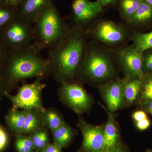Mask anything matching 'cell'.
<instances>
[{"label":"cell","mask_w":152,"mask_h":152,"mask_svg":"<svg viewBox=\"0 0 152 152\" xmlns=\"http://www.w3.org/2000/svg\"><path fill=\"white\" fill-rule=\"evenodd\" d=\"M88 41L84 30L69 27L65 35L49 50L52 76L60 84L75 81L84 57Z\"/></svg>","instance_id":"6da1fadb"},{"label":"cell","mask_w":152,"mask_h":152,"mask_svg":"<svg viewBox=\"0 0 152 152\" xmlns=\"http://www.w3.org/2000/svg\"><path fill=\"white\" fill-rule=\"evenodd\" d=\"M52 75L50 62L32 45L8 50L0 73L6 91L10 93L20 82L33 77L44 79Z\"/></svg>","instance_id":"7a4b0ae2"},{"label":"cell","mask_w":152,"mask_h":152,"mask_svg":"<svg viewBox=\"0 0 152 152\" xmlns=\"http://www.w3.org/2000/svg\"><path fill=\"white\" fill-rule=\"evenodd\" d=\"M117 66L118 65L114 52L88 40L75 81L98 87L118 77Z\"/></svg>","instance_id":"3957f363"},{"label":"cell","mask_w":152,"mask_h":152,"mask_svg":"<svg viewBox=\"0 0 152 152\" xmlns=\"http://www.w3.org/2000/svg\"><path fill=\"white\" fill-rule=\"evenodd\" d=\"M33 27L32 45L41 52L58 44L67 32L66 23L53 0H49L38 15Z\"/></svg>","instance_id":"277c9868"},{"label":"cell","mask_w":152,"mask_h":152,"mask_svg":"<svg viewBox=\"0 0 152 152\" xmlns=\"http://www.w3.org/2000/svg\"><path fill=\"white\" fill-rule=\"evenodd\" d=\"M88 40L115 52L132 41L133 30L126 23L100 18L85 31Z\"/></svg>","instance_id":"5b68a950"},{"label":"cell","mask_w":152,"mask_h":152,"mask_svg":"<svg viewBox=\"0 0 152 152\" xmlns=\"http://www.w3.org/2000/svg\"><path fill=\"white\" fill-rule=\"evenodd\" d=\"M33 34L31 23L18 17L0 31V42L8 50L24 48L32 45Z\"/></svg>","instance_id":"8992f818"},{"label":"cell","mask_w":152,"mask_h":152,"mask_svg":"<svg viewBox=\"0 0 152 152\" xmlns=\"http://www.w3.org/2000/svg\"><path fill=\"white\" fill-rule=\"evenodd\" d=\"M43 78L38 77L31 84H23L19 88L16 95L6 93L5 96L11 101L13 109L25 111L37 109L41 112L45 110L43 106L42 92L46 84L42 83Z\"/></svg>","instance_id":"52a82bcc"},{"label":"cell","mask_w":152,"mask_h":152,"mask_svg":"<svg viewBox=\"0 0 152 152\" xmlns=\"http://www.w3.org/2000/svg\"><path fill=\"white\" fill-rule=\"evenodd\" d=\"M58 91L60 101L78 115L88 113L94 100L84 89L83 85L75 81L61 84Z\"/></svg>","instance_id":"ba28073f"},{"label":"cell","mask_w":152,"mask_h":152,"mask_svg":"<svg viewBox=\"0 0 152 152\" xmlns=\"http://www.w3.org/2000/svg\"><path fill=\"white\" fill-rule=\"evenodd\" d=\"M105 10L96 1L73 0L68 16L69 26L86 31L98 19Z\"/></svg>","instance_id":"9c48e42d"},{"label":"cell","mask_w":152,"mask_h":152,"mask_svg":"<svg viewBox=\"0 0 152 152\" xmlns=\"http://www.w3.org/2000/svg\"><path fill=\"white\" fill-rule=\"evenodd\" d=\"M114 53L124 78L129 79L143 75L142 52L136 50L132 45L128 44Z\"/></svg>","instance_id":"30bf717a"},{"label":"cell","mask_w":152,"mask_h":152,"mask_svg":"<svg viewBox=\"0 0 152 152\" xmlns=\"http://www.w3.org/2000/svg\"><path fill=\"white\" fill-rule=\"evenodd\" d=\"M78 115L77 126L83 136L82 152H104V125L91 124Z\"/></svg>","instance_id":"8fae6325"},{"label":"cell","mask_w":152,"mask_h":152,"mask_svg":"<svg viewBox=\"0 0 152 152\" xmlns=\"http://www.w3.org/2000/svg\"><path fill=\"white\" fill-rule=\"evenodd\" d=\"M126 79L118 77L98 86L107 110L115 113L124 107V87Z\"/></svg>","instance_id":"7c38bea8"},{"label":"cell","mask_w":152,"mask_h":152,"mask_svg":"<svg viewBox=\"0 0 152 152\" xmlns=\"http://www.w3.org/2000/svg\"><path fill=\"white\" fill-rule=\"evenodd\" d=\"M126 23L134 32L148 26L152 23V7L142 0L135 13Z\"/></svg>","instance_id":"4fadbf2b"},{"label":"cell","mask_w":152,"mask_h":152,"mask_svg":"<svg viewBox=\"0 0 152 152\" xmlns=\"http://www.w3.org/2000/svg\"><path fill=\"white\" fill-rule=\"evenodd\" d=\"M49 0H22L18 7L19 17L34 23Z\"/></svg>","instance_id":"5bb4252c"},{"label":"cell","mask_w":152,"mask_h":152,"mask_svg":"<svg viewBox=\"0 0 152 152\" xmlns=\"http://www.w3.org/2000/svg\"><path fill=\"white\" fill-rule=\"evenodd\" d=\"M107 114V120L104 127L105 136V151L113 146L121 139L119 132L116 124V116L115 113L109 112L103 105L100 104Z\"/></svg>","instance_id":"9a60e30c"},{"label":"cell","mask_w":152,"mask_h":152,"mask_svg":"<svg viewBox=\"0 0 152 152\" xmlns=\"http://www.w3.org/2000/svg\"><path fill=\"white\" fill-rule=\"evenodd\" d=\"M26 114V111L11 108L5 117L6 125L15 137L22 134Z\"/></svg>","instance_id":"2e32d148"},{"label":"cell","mask_w":152,"mask_h":152,"mask_svg":"<svg viewBox=\"0 0 152 152\" xmlns=\"http://www.w3.org/2000/svg\"><path fill=\"white\" fill-rule=\"evenodd\" d=\"M143 75L132 79H126L124 87V106L129 107L135 103L141 87Z\"/></svg>","instance_id":"e0dca14e"},{"label":"cell","mask_w":152,"mask_h":152,"mask_svg":"<svg viewBox=\"0 0 152 152\" xmlns=\"http://www.w3.org/2000/svg\"><path fill=\"white\" fill-rule=\"evenodd\" d=\"M22 134L28 135L40 128L45 126L42 112L37 109L26 111Z\"/></svg>","instance_id":"ac0fdd59"},{"label":"cell","mask_w":152,"mask_h":152,"mask_svg":"<svg viewBox=\"0 0 152 152\" xmlns=\"http://www.w3.org/2000/svg\"><path fill=\"white\" fill-rule=\"evenodd\" d=\"M54 142L62 148L67 146L73 139L75 130L64 122L60 127L52 132Z\"/></svg>","instance_id":"d6986e66"},{"label":"cell","mask_w":152,"mask_h":152,"mask_svg":"<svg viewBox=\"0 0 152 152\" xmlns=\"http://www.w3.org/2000/svg\"><path fill=\"white\" fill-rule=\"evenodd\" d=\"M45 126L51 132L57 129L65 122L64 118L56 110L46 109L42 112Z\"/></svg>","instance_id":"ffe728a7"},{"label":"cell","mask_w":152,"mask_h":152,"mask_svg":"<svg viewBox=\"0 0 152 152\" xmlns=\"http://www.w3.org/2000/svg\"><path fill=\"white\" fill-rule=\"evenodd\" d=\"M142 0H120L118 8L120 18L127 22L138 8Z\"/></svg>","instance_id":"44dd1931"},{"label":"cell","mask_w":152,"mask_h":152,"mask_svg":"<svg viewBox=\"0 0 152 152\" xmlns=\"http://www.w3.org/2000/svg\"><path fill=\"white\" fill-rule=\"evenodd\" d=\"M152 100V73L144 74L141 87L135 104L140 106L141 104Z\"/></svg>","instance_id":"7402d4cb"},{"label":"cell","mask_w":152,"mask_h":152,"mask_svg":"<svg viewBox=\"0 0 152 152\" xmlns=\"http://www.w3.org/2000/svg\"><path fill=\"white\" fill-rule=\"evenodd\" d=\"M132 41L133 47L142 53L148 49L152 48V31L146 33L134 32Z\"/></svg>","instance_id":"603a6c76"},{"label":"cell","mask_w":152,"mask_h":152,"mask_svg":"<svg viewBox=\"0 0 152 152\" xmlns=\"http://www.w3.org/2000/svg\"><path fill=\"white\" fill-rule=\"evenodd\" d=\"M35 151L41 152L50 143L48 131L45 126L38 129L30 135Z\"/></svg>","instance_id":"cb8c5ba5"},{"label":"cell","mask_w":152,"mask_h":152,"mask_svg":"<svg viewBox=\"0 0 152 152\" xmlns=\"http://www.w3.org/2000/svg\"><path fill=\"white\" fill-rule=\"evenodd\" d=\"M18 17V7L5 4L0 6V31Z\"/></svg>","instance_id":"d4e9b609"},{"label":"cell","mask_w":152,"mask_h":152,"mask_svg":"<svg viewBox=\"0 0 152 152\" xmlns=\"http://www.w3.org/2000/svg\"><path fill=\"white\" fill-rule=\"evenodd\" d=\"M15 146L18 152H34L35 151L30 135L20 134L16 136Z\"/></svg>","instance_id":"484cf974"},{"label":"cell","mask_w":152,"mask_h":152,"mask_svg":"<svg viewBox=\"0 0 152 152\" xmlns=\"http://www.w3.org/2000/svg\"><path fill=\"white\" fill-rule=\"evenodd\" d=\"M9 137L5 129L0 125V152L4 150L7 145Z\"/></svg>","instance_id":"4316f807"},{"label":"cell","mask_w":152,"mask_h":152,"mask_svg":"<svg viewBox=\"0 0 152 152\" xmlns=\"http://www.w3.org/2000/svg\"><path fill=\"white\" fill-rule=\"evenodd\" d=\"M120 0H97V2L104 9L117 7Z\"/></svg>","instance_id":"83f0119b"},{"label":"cell","mask_w":152,"mask_h":152,"mask_svg":"<svg viewBox=\"0 0 152 152\" xmlns=\"http://www.w3.org/2000/svg\"><path fill=\"white\" fill-rule=\"evenodd\" d=\"M148 118V117L146 112L142 109L135 111L132 115V118L135 123L140 121Z\"/></svg>","instance_id":"f1b7e54d"},{"label":"cell","mask_w":152,"mask_h":152,"mask_svg":"<svg viewBox=\"0 0 152 152\" xmlns=\"http://www.w3.org/2000/svg\"><path fill=\"white\" fill-rule=\"evenodd\" d=\"M107 152H129L121 139L115 145L110 148Z\"/></svg>","instance_id":"f546056e"},{"label":"cell","mask_w":152,"mask_h":152,"mask_svg":"<svg viewBox=\"0 0 152 152\" xmlns=\"http://www.w3.org/2000/svg\"><path fill=\"white\" fill-rule=\"evenodd\" d=\"M135 123L136 128L140 131L146 130L150 127L151 125V121L148 118Z\"/></svg>","instance_id":"4dcf8cb0"},{"label":"cell","mask_w":152,"mask_h":152,"mask_svg":"<svg viewBox=\"0 0 152 152\" xmlns=\"http://www.w3.org/2000/svg\"><path fill=\"white\" fill-rule=\"evenodd\" d=\"M62 148L58 144L54 142L53 143H49L42 152H62Z\"/></svg>","instance_id":"1f68e13d"},{"label":"cell","mask_w":152,"mask_h":152,"mask_svg":"<svg viewBox=\"0 0 152 152\" xmlns=\"http://www.w3.org/2000/svg\"><path fill=\"white\" fill-rule=\"evenodd\" d=\"M8 50L0 42V73L2 68Z\"/></svg>","instance_id":"d6a6232c"},{"label":"cell","mask_w":152,"mask_h":152,"mask_svg":"<svg viewBox=\"0 0 152 152\" xmlns=\"http://www.w3.org/2000/svg\"><path fill=\"white\" fill-rule=\"evenodd\" d=\"M139 107L140 109L152 116V100L141 104Z\"/></svg>","instance_id":"836d02e7"},{"label":"cell","mask_w":152,"mask_h":152,"mask_svg":"<svg viewBox=\"0 0 152 152\" xmlns=\"http://www.w3.org/2000/svg\"><path fill=\"white\" fill-rule=\"evenodd\" d=\"M22 0H4V4L7 5L18 7Z\"/></svg>","instance_id":"e575fe53"},{"label":"cell","mask_w":152,"mask_h":152,"mask_svg":"<svg viewBox=\"0 0 152 152\" xmlns=\"http://www.w3.org/2000/svg\"><path fill=\"white\" fill-rule=\"evenodd\" d=\"M7 93L5 88L4 85L3 83L2 80L0 76V100L1 99L3 96L5 95Z\"/></svg>","instance_id":"d590c367"},{"label":"cell","mask_w":152,"mask_h":152,"mask_svg":"<svg viewBox=\"0 0 152 152\" xmlns=\"http://www.w3.org/2000/svg\"><path fill=\"white\" fill-rule=\"evenodd\" d=\"M145 1L152 7V0H145Z\"/></svg>","instance_id":"8d00e7d4"},{"label":"cell","mask_w":152,"mask_h":152,"mask_svg":"<svg viewBox=\"0 0 152 152\" xmlns=\"http://www.w3.org/2000/svg\"><path fill=\"white\" fill-rule=\"evenodd\" d=\"M4 4V0H0V6Z\"/></svg>","instance_id":"74e56055"},{"label":"cell","mask_w":152,"mask_h":152,"mask_svg":"<svg viewBox=\"0 0 152 152\" xmlns=\"http://www.w3.org/2000/svg\"><path fill=\"white\" fill-rule=\"evenodd\" d=\"M145 152H152V149H148L145 151Z\"/></svg>","instance_id":"f35d334b"},{"label":"cell","mask_w":152,"mask_h":152,"mask_svg":"<svg viewBox=\"0 0 152 152\" xmlns=\"http://www.w3.org/2000/svg\"><path fill=\"white\" fill-rule=\"evenodd\" d=\"M34 152H40V151H34Z\"/></svg>","instance_id":"ab89813d"}]
</instances>
